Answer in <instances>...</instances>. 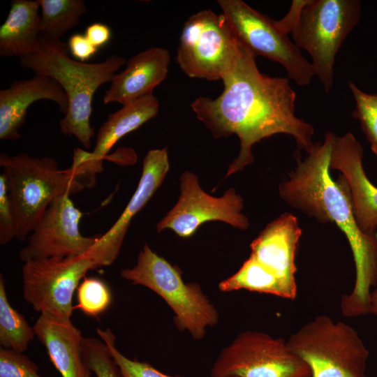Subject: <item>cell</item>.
I'll use <instances>...</instances> for the list:
<instances>
[{"label":"cell","mask_w":377,"mask_h":377,"mask_svg":"<svg viewBox=\"0 0 377 377\" xmlns=\"http://www.w3.org/2000/svg\"><path fill=\"white\" fill-rule=\"evenodd\" d=\"M361 15L359 0H310L290 33L293 43L310 55L315 75L327 94L333 87L337 54Z\"/></svg>","instance_id":"obj_7"},{"label":"cell","mask_w":377,"mask_h":377,"mask_svg":"<svg viewBox=\"0 0 377 377\" xmlns=\"http://www.w3.org/2000/svg\"><path fill=\"white\" fill-rule=\"evenodd\" d=\"M240 47L224 15L203 10L184 23L176 60L190 77L223 81L232 70Z\"/></svg>","instance_id":"obj_8"},{"label":"cell","mask_w":377,"mask_h":377,"mask_svg":"<svg viewBox=\"0 0 377 377\" xmlns=\"http://www.w3.org/2000/svg\"><path fill=\"white\" fill-rule=\"evenodd\" d=\"M120 276L162 297L172 310L177 328L187 331L195 340L202 339L207 329L219 321L218 311L200 286L185 283L180 271L147 244L139 252L136 264L122 269Z\"/></svg>","instance_id":"obj_5"},{"label":"cell","mask_w":377,"mask_h":377,"mask_svg":"<svg viewBox=\"0 0 377 377\" xmlns=\"http://www.w3.org/2000/svg\"><path fill=\"white\" fill-rule=\"evenodd\" d=\"M219 288L222 292L246 290L288 300H294L297 292V288L283 282L250 256L237 272L220 282Z\"/></svg>","instance_id":"obj_22"},{"label":"cell","mask_w":377,"mask_h":377,"mask_svg":"<svg viewBox=\"0 0 377 377\" xmlns=\"http://www.w3.org/2000/svg\"><path fill=\"white\" fill-rule=\"evenodd\" d=\"M0 377H43L38 366L27 355L0 348Z\"/></svg>","instance_id":"obj_29"},{"label":"cell","mask_w":377,"mask_h":377,"mask_svg":"<svg viewBox=\"0 0 377 377\" xmlns=\"http://www.w3.org/2000/svg\"><path fill=\"white\" fill-rule=\"evenodd\" d=\"M69 54L68 45L60 39L40 35L39 48L20 58V65L60 84L68 101V110L59 121L60 130L89 149L94 135L90 124L94 94L102 84L111 82L126 59L113 54L104 61L89 64L74 60Z\"/></svg>","instance_id":"obj_3"},{"label":"cell","mask_w":377,"mask_h":377,"mask_svg":"<svg viewBox=\"0 0 377 377\" xmlns=\"http://www.w3.org/2000/svg\"><path fill=\"white\" fill-rule=\"evenodd\" d=\"M348 84L355 100L352 116L360 122L362 131L377 159V93H367L351 80H348Z\"/></svg>","instance_id":"obj_25"},{"label":"cell","mask_w":377,"mask_h":377,"mask_svg":"<svg viewBox=\"0 0 377 377\" xmlns=\"http://www.w3.org/2000/svg\"><path fill=\"white\" fill-rule=\"evenodd\" d=\"M82 215L70 195L54 199L28 236L27 245L20 251L21 260L75 257L87 253L100 235H82L79 224Z\"/></svg>","instance_id":"obj_13"},{"label":"cell","mask_w":377,"mask_h":377,"mask_svg":"<svg viewBox=\"0 0 377 377\" xmlns=\"http://www.w3.org/2000/svg\"><path fill=\"white\" fill-rule=\"evenodd\" d=\"M40 8V35L60 39L75 27L86 13L82 0H38Z\"/></svg>","instance_id":"obj_23"},{"label":"cell","mask_w":377,"mask_h":377,"mask_svg":"<svg viewBox=\"0 0 377 377\" xmlns=\"http://www.w3.org/2000/svg\"><path fill=\"white\" fill-rule=\"evenodd\" d=\"M223 82L224 89L219 96H200L191 106L214 138L232 134L238 137L239 151L226 177L251 164L253 146L276 134L290 135L299 149L309 152L314 144V128L295 115L297 95L288 78L260 73L256 57L241 45L237 60Z\"/></svg>","instance_id":"obj_1"},{"label":"cell","mask_w":377,"mask_h":377,"mask_svg":"<svg viewBox=\"0 0 377 377\" xmlns=\"http://www.w3.org/2000/svg\"><path fill=\"white\" fill-rule=\"evenodd\" d=\"M39 100L54 102L66 113L67 96L54 79L35 75L30 79L17 80L0 91V139L15 140L21 138L20 129L24 124L27 109Z\"/></svg>","instance_id":"obj_18"},{"label":"cell","mask_w":377,"mask_h":377,"mask_svg":"<svg viewBox=\"0 0 377 377\" xmlns=\"http://www.w3.org/2000/svg\"><path fill=\"white\" fill-rule=\"evenodd\" d=\"M302 235L297 218L286 212L269 223L250 245V256L287 284L297 287L296 252Z\"/></svg>","instance_id":"obj_17"},{"label":"cell","mask_w":377,"mask_h":377,"mask_svg":"<svg viewBox=\"0 0 377 377\" xmlns=\"http://www.w3.org/2000/svg\"><path fill=\"white\" fill-rule=\"evenodd\" d=\"M67 45L70 53L82 62L92 57L98 51V48L90 43L84 34H73Z\"/></svg>","instance_id":"obj_31"},{"label":"cell","mask_w":377,"mask_h":377,"mask_svg":"<svg viewBox=\"0 0 377 377\" xmlns=\"http://www.w3.org/2000/svg\"><path fill=\"white\" fill-rule=\"evenodd\" d=\"M33 327L62 377H91L82 352L83 336L71 319L40 313Z\"/></svg>","instance_id":"obj_20"},{"label":"cell","mask_w":377,"mask_h":377,"mask_svg":"<svg viewBox=\"0 0 377 377\" xmlns=\"http://www.w3.org/2000/svg\"><path fill=\"white\" fill-rule=\"evenodd\" d=\"M0 165L14 209L16 238L20 241L27 239L54 199L87 188L77 166L72 164L60 169L50 157L2 153Z\"/></svg>","instance_id":"obj_4"},{"label":"cell","mask_w":377,"mask_h":377,"mask_svg":"<svg viewBox=\"0 0 377 377\" xmlns=\"http://www.w3.org/2000/svg\"><path fill=\"white\" fill-rule=\"evenodd\" d=\"M286 341L309 367L311 377H368L369 352L357 330L344 322L318 316Z\"/></svg>","instance_id":"obj_6"},{"label":"cell","mask_w":377,"mask_h":377,"mask_svg":"<svg viewBox=\"0 0 377 377\" xmlns=\"http://www.w3.org/2000/svg\"><path fill=\"white\" fill-rule=\"evenodd\" d=\"M229 377H235V376H229Z\"/></svg>","instance_id":"obj_34"},{"label":"cell","mask_w":377,"mask_h":377,"mask_svg":"<svg viewBox=\"0 0 377 377\" xmlns=\"http://www.w3.org/2000/svg\"><path fill=\"white\" fill-rule=\"evenodd\" d=\"M76 295L77 304L75 308L91 316L96 317L103 313L112 302L109 287L98 278H83L77 288Z\"/></svg>","instance_id":"obj_26"},{"label":"cell","mask_w":377,"mask_h":377,"mask_svg":"<svg viewBox=\"0 0 377 377\" xmlns=\"http://www.w3.org/2000/svg\"><path fill=\"white\" fill-rule=\"evenodd\" d=\"M369 313L377 316V289L371 291L369 299Z\"/></svg>","instance_id":"obj_33"},{"label":"cell","mask_w":377,"mask_h":377,"mask_svg":"<svg viewBox=\"0 0 377 377\" xmlns=\"http://www.w3.org/2000/svg\"><path fill=\"white\" fill-rule=\"evenodd\" d=\"M40 8L38 0H14L0 27V55L22 58L40 46Z\"/></svg>","instance_id":"obj_21"},{"label":"cell","mask_w":377,"mask_h":377,"mask_svg":"<svg viewBox=\"0 0 377 377\" xmlns=\"http://www.w3.org/2000/svg\"><path fill=\"white\" fill-rule=\"evenodd\" d=\"M244 200L234 188L228 189L221 197H214L204 191L198 176L191 171L180 177V195L175 205L156 224V230H171L182 238L195 234L203 223L221 221L239 230L249 226L248 218L242 213Z\"/></svg>","instance_id":"obj_12"},{"label":"cell","mask_w":377,"mask_h":377,"mask_svg":"<svg viewBox=\"0 0 377 377\" xmlns=\"http://www.w3.org/2000/svg\"><path fill=\"white\" fill-rule=\"evenodd\" d=\"M94 268L87 253L24 262L22 270L23 297L40 313L71 319L74 293L80 280Z\"/></svg>","instance_id":"obj_11"},{"label":"cell","mask_w":377,"mask_h":377,"mask_svg":"<svg viewBox=\"0 0 377 377\" xmlns=\"http://www.w3.org/2000/svg\"><path fill=\"white\" fill-rule=\"evenodd\" d=\"M335 134L325 133L324 140L313 144L287 179L279 185V193L290 206L321 223L335 224L348 239L355 267L352 292L343 295V316L369 313L371 288L377 284V234L368 235L359 228L353 211L348 186L341 175L337 181L330 175V159Z\"/></svg>","instance_id":"obj_2"},{"label":"cell","mask_w":377,"mask_h":377,"mask_svg":"<svg viewBox=\"0 0 377 377\" xmlns=\"http://www.w3.org/2000/svg\"><path fill=\"white\" fill-rule=\"evenodd\" d=\"M228 25L238 43L255 57L279 63L299 86L308 85L315 72L311 64L277 26L276 20L253 9L242 0H219Z\"/></svg>","instance_id":"obj_9"},{"label":"cell","mask_w":377,"mask_h":377,"mask_svg":"<svg viewBox=\"0 0 377 377\" xmlns=\"http://www.w3.org/2000/svg\"><path fill=\"white\" fill-rule=\"evenodd\" d=\"M36 336L25 317L10 304L5 288V280L0 276V345L18 352L25 351Z\"/></svg>","instance_id":"obj_24"},{"label":"cell","mask_w":377,"mask_h":377,"mask_svg":"<svg viewBox=\"0 0 377 377\" xmlns=\"http://www.w3.org/2000/svg\"><path fill=\"white\" fill-rule=\"evenodd\" d=\"M96 332L119 367L124 377H179L170 376L157 370L147 362L131 360L124 355L116 347L115 336L110 328L96 329Z\"/></svg>","instance_id":"obj_28"},{"label":"cell","mask_w":377,"mask_h":377,"mask_svg":"<svg viewBox=\"0 0 377 377\" xmlns=\"http://www.w3.org/2000/svg\"><path fill=\"white\" fill-rule=\"evenodd\" d=\"M170 168L166 148L150 149L142 161L140 179L131 200L114 223L87 252L96 268L117 259L133 217L146 205L163 183Z\"/></svg>","instance_id":"obj_14"},{"label":"cell","mask_w":377,"mask_h":377,"mask_svg":"<svg viewBox=\"0 0 377 377\" xmlns=\"http://www.w3.org/2000/svg\"><path fill=\"white\" fill-rule=\"evenodd\" d=\"M211 377H311L307 364L281 338L259 331L239 334L224 348Z\"/></svg>","instance_id":"obj_10"},{"label":"cell","mask_w":377,"mask_h":377,"mask_svg":"<svg viewBox=\"0 0 377 377\" xmlns=\"http://www.w3.org/2000/svg\"><path fill=\"white\" fill-rule=\"evenodd\" d=\"M170 62L166 49L150 47L130 58L126 68L115 74L106 91L104 104L122 105L153 95L154 89L166 77Z\"/></svg>","instance_id":"obj_19"},{"label":"cell","mask_w":377,"mask_h":377,"mask_svg":"<svg viewBox=\"0 0 377 377\" xmlns=\"http://www.w3.org/2000/svg\"><path fill=\"white\" fill-rule=\"evenodd\" d=\"M16 221L6 181L0 175V244L5 245L16 238Z\"/></svg>","instance_id":"obj_30"},{"label":"cell","mask_w":377,"mask_h":377,"mask_svg":"<svg viewBox=\"0 0 377 377\" xmlns=\"http://www.w3.org/2000/svg\"><path fill=\"white\" fill-rule=\"evenodd\" d=\"M82 352L87 366L96 377H124L101 339L83 337Z\"/></svg>","instance_id":"obj_27"},{"label":"cell","mask_w":377,"mask_h":377,"mask_svg":"<svg viewBox=\"0 0 377 377\" xmlns=\"http://www.w3.org/2000/svg\"><path fill=\"white\" fill-rule=\"evenodd\" d=\"M158 110L159 103L154 95L124 105L110 114L100 127L91 152L78 147L74 149L73 163L80 169L90 188L96 184V174L103 170V161L113 146L154 117Z\"/></svg>","instance_id":"obj_16"},{"label":"cell","mask_w":377,"mask_h":377,"mask_svg":"<svg viewBox=\"0 0 377 377\" xmlns=\"http://www.w3.org/2000/svg\"><path fill=\"white\" fill-rule=\"evenodd\" d=\"M364 149L355 135L348 132L335 135L330 168L341 173L350 191L356 222L365 234H377V187L369 179L363 167Z\"/></svg>","instance_id":"obj_15"},{"label":"cell","mask_w":377,"mask_h":377,"mask_svg":"<svg viewBox=\"0 0 377 377\" xmlns=\"http://www.w3.org/2000/svg\"><path fill=\"white\" fill-rule=\"evenodd\" d=\"M84 35L90 43L98 49L110 41L111 29L105 24L93 23L86 28Z\"/></svg>","instance_id":"obj_32"}]
</instances>
